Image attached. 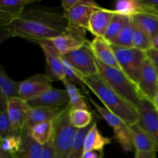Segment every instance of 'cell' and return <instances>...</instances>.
<instances>
[{"instance_id":"6da1fadb","label":"cell","mask_w":158,"mask_h":158,"mask_svg":"<svg viewBox=\"0 0 158 158\" xmlns=\"http://www.w3.org/2000/svg\"><path fill=\"white\" fill-rule=\"evenodd\" d=\"M68 26L64 14L53 9L35 7L24 11L4 29L6 37H19L39 44L66 32Z\"/></svg>"},{"instance_id":"7a4b0ae2","label":"cell","mask_w":158,"mask_h":158,"mask_svg":"<svg viewBox=\"0 0 158 158\" xmlns=\"http://www.w3.org/2000/svg\"><path fill=\"white\" fill-rule=\"evenodd\" d=\"M83 81L102 102L105 108L118 116L127 124L132 126L138 123L140 116L137 108L113 90L99 75L83 77Z\"/></svg>"},{"instance_id":"3957f363","label":"cell","mask_w":158,"mask_h":158,"mask_svg":"<svg viewBox=\"0 0 158 158\" xmlns=\"http://www.w3.org/2000/svg\"><path fill=\"white\" fill-rule=\"evenodd\" d=\"M98 75L113 90L137 109L142 96L137 85L120 69L106 66L97 60Z\"/></svg>"},{"instance_id":"277c9868","label":"cell","mask_w":158,"mask_h":158,"mask_svg":"<svg viewBox=\"0 0 158 158\" xmlns=\"http://www.w3.org/2000/svg\"><path fill=\"white\" fill-rule=\"evenodd\" d=\"M69 110V106L65 107L61 114L52 121L53 134L52 140L55 158H69L78 130L71 124Z\"/></svg>"},{"instance_id":"5b68a950","label":"cell","mask_w":158,"mask_h":158,"mask_svg":"<svg viewBox=\"0 0 158 158\" xmlns=\"http://www.w3.org/2000/svg\"><path fill=\"white\" fill-rule=\"evenodd\" d=\"M110 45L120 69L137 84L143 61L147 58L146 52L134 47L124 48Z\"/></svg>"},{"instance_id":"8992f818","label":"cell","mask_w":158,"mask_h":158,"mask_svg":"<svg viewBox=\"0 0 158 158\" xmlns=\"http://www.w3.org/2000/svg\"><path fill=\"white\" fill-rule=\"evenodd\" d=\"M88 99L89 102L94 105L102 118L109 124L110 127L113 128L114 138L121 147L122 150L125 152H129L132 151L134 148V143H133L132 133H131L129 125L127 124L118 116L115 115L112 112L108 110L106 108L96 103L90 97H88Z\"/></svg>"},{"instance_id":"52a82bcc","label":"cell","mask_w":158,"mask_h":158,"mask_svg":"<svg viewBox=\"0 0 158 158\" xmlns=\"http://www.w3.org/2000/svg\"><path fill=\"white\" fill-rule=\"evenodd\" d=\"M83 77L98 75L97 60L88 41L80 49L63 56Z\"/></svg>"},{"instance_id":"ba28073f","label":"cell","mask_w":158,"mask_h":158,"mask_svg":"<svg viewBox=\"0 0 158 158\" xmlns=\"http://www.w3.org/2000/svg\"><path fill=\"white\" fill-rule=\"evenodd\" d=\"M86 29L76 26H68L66 32L49 40L62 56L80 49L89 40L86 38Z\"/></svg>"},{"instance_id":"9c48e42d","label":"cell","mask_w":158,"mask_h":158,"mask_svg":"<svg viewBox=\"0 0 158 158\" xmlns=\"http://www.w3.org/2000/svg\"><path fill=\"white\" fill-rule=\"evenodd\" d=\"M140 120L138 123L149 134L157 145L158 152V111L152 102L148 99L140 100L137 106Z\"/></svg>"},{"instance_id":"30bf717a","label":"cell","mask_w":158,"mask_h":158,"mask_svg":"<svg viewBox=\"0 0 158 158\" xmlns=\"http://www.w3.org/2000/svg\"><path fill=\"white\" fill-rule=\"evenodd\" d=\"M137 85L142 97L154 103L158 89V73L148 57L143 61Z\"/></svg>"},{"instance_id":"8fae6325","label":"cell","mask_w":158,"mask_h":158,"mask_svg":"<svg viewBox=\"0 0 158 158\" xmlns=\"http://www.w3.org/2000/svg\"><path fill=\"white\" fill-rule=\"evenodd\" d=\"M52 80L46 74H35L21 82L19 97L26 102L31 101L52 89Z\"/></svg>"},{"instance_id":"7c38bea8","label":"cell","mask_w":158,"mask_h":158,"mask_svg":"<svg viewBox=\"0 0 158 158\" xmlns=\"http://www.w3.org/2000/svg\"><path fill=\"white\" fill-rule=\"evenodd\" d=\"M101 8L100 5L91 0H80V3L72 9L64 12V16L69 26L82 28L88 31L91 15L96 9Z\"/></svg>"},{"instance_id":"4fadbf2b","label":"cell","mask_w":158,"mask_h":158,"mask_svg":"<svg viewBox=\"0 0 158 158\" xmlns=\"http://www.w3.org/2000/svg\"><path fill=\"white\" fill-rule=\"evenodd\" d=\"M31 109L28 102L20 97L12 98L8 101L7 111L12 122L14 134L22 137L26 130V124Z\"/></svg>"},{"instance_id":"5bb4252c","label":"cell","mask_w":158,"mask_h":158,"mask_svg":"<svg viewBox=\"0 0 158 158\" xmlns=\"http://www.w3.org/2000/svg\"><path fill=\"white\" fill-rule=\"evenodd\" d=\"M46 57V75L52 81H63L65 77L63 69V56L49 41L39 43Z\"/></svg>"},{"instance_id":"9a60e30c","label":"cell","mask_w":158,"mask_h":158,"mask_svg":"<svg viewBox=\"0 0 158 158\" xmlns=\"http://www.w3.org/2000/svg\"><path fill=\"white\" fill-rule=\"evenodd\" d=\"M28 103L31 108H65L69 106V99L66 89L52 88Z\"/></svg>"},{"instance_id":"2e32d148","label":"cell","mask_w":158,"mask_h":158,"mask_svg":"<svg viewBox=\"0 0 158 158\" xmlns=\"http://www.w3.org/2000/svg\"><path fill=\"white\" fill-rule=\"evenodd\" d=\"M32 0H1L0 1V25L6 29L23 12L26 6L35 2Z\"/></svg>"},{"instance_id":"e0dca14e","label":"cell","mask_w":158,"mask_h":158,"mask_svg":"<svg viewBox=\"0 0 158 158\" xmlns=\"http://www.w3.org/2000/svg\"><path fill=\"white\" fill-rule=\"evenodd\" d=\"M21 82L12 80L4 68H0V112L7 110L8 101L19 97Z\"/></svg>"},{"instance_id":"ac0fdd59","label":"cell","mask_w":158,"mask_h":158,"mask_svg":"<svg viewBox=\"0 0 158 158\" xmlns=\"http://www.w3.org/2000/svg\"><path fill=\"white\" fill-rule=\"evenodd\" d=\"M90 46L97 60L106 66L120 69L110 43L103 37H95L90 42Z\"/></svg>"},{"instance_id":"d6986e66","label":"cell","mask_w":158,"mask_h":158,"mask_svg":"<svg viewBox=\"0 0 158 158\" xmlns=\"http://www.w3.org/2000/svg\"><path fill=\"white\" fill-rule=\"evenodd\" d=\"M114 13H115L114 10L105 9L103 7L96 9L91 15L88 31L95 35V37L104 38V35Z\"/></svg>"},{"instance_id":"ffe728a7","label":"cell","mask_w":158,"mask_h":158,"mask_svg":"<svg viewBox=\"0 0 158 158\" xmlns=\"http://www.w3.org/2000/svg\"><path fill=\"white\" fill-rule=\"evenodd\" d=\"M64 108H32L28 117L25 132L29 134L32 128L39 123L52 122L61 114Z\"/></svg>"},{"instance_id":"44dd1931","label":"cell","mask_w":158,"mask_h":158,"mask_svg":"<svg viewBox=\"0 0 158 158\" xmlns=\"http://www.w3.org/2000/svg\"><path fill=\"white\" fill-rule=\"evenodd\" d=\"M132 133L133 143L135 151L139 152H157V145L149 134L141 127L138 123L130 126Z\"/></svg>"},{"instance_id":"7402d4cb","label":"cell","mask_w":158,"mask_h":158,"mask_svg":"<svg viewBox=\"0 0 158 158\" xmlns=\"http://www.w3.org/2000/svg\"><path fill=\"white\" fill-rule=\"evenodd\" d=\"M110 143H111V139L103 136L97 127V123L94 122L85 137L84 152L100 151L102 153L105 146Z\"/></svg>"},{"instance_id":"603a6c76","label":"cell","mask_w":158,"mask_h":158,"mask_svg":"<svg viewBox=\"0 0 158 158\" xmlns=\"http://www.w3.org/2000/svg\"><path fill=\"white\" fill-rule=\"evenodd\" d=\"M43 146L37 143L28 133L22 135V147L18 158H42Z\"/></svg>"},{"instance_id":"cb8c5ba5","label":"cell","mask_w":158,"mask_h":158,"mask_svg":"<svg viewBox=\"0 0 158 158\" xmlns=\"http://www.w3.org/2000/svg\"><path fill=\"white\" fill-rule=\"evenodd\" d=\"M64 85L69 99V107L71 110L84 109L88 110V105L85 101V97L82 95L80 89L74 83L66 78L62 81Z\"/></svg>"},{"instance_id":"d4e9b609","label":"cell","mask_w":158,"mask_h":158,"mask_svg":"<svg viewBox=\"0 0 158 158\" xmlns=\"http://www.w3.org/2000/svg\"><path fill=\"white\" fill-rule=\"evenodd\" d=\"M132 18L152 38L158 32V12L140 13Z\"/></svg>"},{"instance_id":"484cf974","label":"cell","mask_w":158,"mask_h":158,"mask_svg":"<svg viewBox=\"0 0 158 158\" xmlns=\"http://www.w3.org/2000/svg\"><path fill=\"white\" fill-rule=\"evenodd\" d=\"M133 23H134L133 47L146 52L147 51L153 48L152 37L143 28L140 27L134 19H133Z\"/></svg>"},{"instance_id":"4316f807","label":"cell","mask_w":158,"mask_h":158,"mask_svg":"<svg viewBox=\"0 0 158 158\" xmlns=\"http://www.w3.org/2000/svg\"><path fill=\"white\" fill-rule=\"evenodd\" d=\"M29 134L42 146L46 144L52 139L53 134L52 122H46L35 125L32 128Z\"/></svg>"},{"instance_id":"83f0119b","label":"cell","mask_w":158,"mask_h":158,"mask_svg":"<svg viewBox=\"0 0 158 158\" xmlns=\"http://www.w3.org/2000/svg\"><path fill=\"white\" fill-rule=\"evenodd\" d=\"M69 120L73 126L77 129H83L94 122L93 114L89 110L76 109L69 110Z\"/></svg>"},{"instance_id":"f1b7e54d","label":"cell","mask_w":158,"mask_h":158,"mask_svg":"<svg viewBox=\"0 0 158 158\" xmlns=\"http://www.w3.org/2000/svg\"><path fill=\"white\" fill-rule=\"evenodd\" d=\"M133 40H134V23L131 17V21L117 34V36L114 37L109 43L120 47L131 48L133 47Z\"/></svg>"},{"instance_id":"f546056e","label":"cell","mask_w":158,"mask_h":158,"mask_svg":"<svg viewBox=\"0 0 158 158\" xmlns=\"http://www.w3.org/2000/svg\"><path fill=\"white\" fill-rule=\"evenodd\" d=\"M131 17L117 13L115 12L104 35L105 40L108 42L111 41L114 37L117 36V34L131 21Z\"/></svg>"},{"instance_id":"4dcf8cb0","label":"cell","mask_w":158,"mask_h":158,"mask_svg":"<svg viewBox=\"0 0 158 158\" xmlns=\"http://www.w3.org/2000/svg\"><path fill=\"white\" fill-rule=\"evenodd\" d=\"M94 122L95 121L93 122L89 126L77 130V134H76L75 139H74L73 143L72 148H71L69 158H81L83 157V154H84L85 137H86L88 131L90 130V128L94 125Z\"/></svg>"},{"instance_id":"1f68e13d","label":"cell","mask_w":158,"mask_h":158,"mask_svg":"<svg viewBox=\"0 0 158 158\" xmlns=\"http://www.w3.org/2000/svg\"><path fill=\"white\" fill-rule=\"evenodd\" d=\"M0 143H1V151H3L11 156L16 155L21 149L22 137L13 134V135L2 137L0 140Z\"/></svg>"},{"instance_id":"d6a6232c","label":"cell","mask_w":158,"mask_h":158,"mask_svg":"<svg viewBox=\"0 0 158 158\" xmlns=\"http://www.w3.org/2000/svg\"><path fill=\"white\" fill-rule=\"evenodd\" d=\"M63 69H64L65 77L67 80L72 82L75 85H78L81 88H83L86 91V85L84 82L83 81V77L82 74H80L77 69L73 67L72 64L65 58L63 56Z\"/></svg>"},{"instance_id":"836d02e7","label":"cell","mask_w":158,"mask_h":158,"mask_svg":"<svg viewBox=\"0 0 158 158\" xmlns=\"http://www.w3.org/2000/svg\"><path fill=\"white\" fill-rule=\"evenodd\" d=\"M13 134H15L7 110L1 111L0 112V138Z\"/></svg>"},{"instance_id":"e575fe53","label":"cell","mask_w":158,"mask_h":158,"mask_svg":"<svg viewBox=\"0 0 158 158\" xmlns=\"http://www.w3.org/2000/svg\"><path fill=\"white\" fill-rule=\"evenodd\" d=\"M147 57L152 62L154 68L158 73V49L155 48H152L150 50L146 52Z\"/></svg>"},{"instance_id":"d590c367","label":"cell","mask_w":158,"mask_h":158,"mask_svg":"<svg viewBox=\"0 0 158 158\" xmlns=\"http://www.w3.org/2000/svg\"><path fill=\"white\" fill-rule=\"evenodd\" d=\"M42 158H55L54 157V151L53 147H52V139L46 144L43 145Z\"/></svg>"},{"instance_id":"8d00e7d4","label":"cell","mask_w":158,"mask_h":158,"mask_svg":"<svg viewBox=\"0 0 158 158\" xmlns=\"http://www.w3.org/2000/svg\"><path fill=\"white\" fill-rule=\"evenodd\" d=\"M80 2V0H63L61 2V6L64 12H67L72 9L74 6L78 5Z\"/></svg>"},{"instance_id":"74e56055","label":"cell","mask_w":158,"mask_h":158,"mask_svg":"<svg viewBox=\"0 0 158 158\" xmlns=\"http://www.w3.org/2000/svg\"><path fill=\"white\" fill-rule=\"evenodd\" d=\"M156 151L152 152H139L135 151V158H156Z\"/></svg>"},{"instance_id":"f35d334b","label":"cell","mask_w":158,"mask_h":158,"mask_svg":"<svg viewBox=\"0 0 158 158\" xmlns=\"http://www.w3.org/2000/svg\"><path fill=\"white\" fill-rule=\"evenodd\" d=\"M83 158H100L98 154L95 151H87L84 152L83 154Z\"/></svg>"},{"instance_id":"ab89813d","label":"cell","mask_w":158,"mask_h":158,"mask_svg":"<svg viewBox=\"0 0 158 158\" xmlns=\"http://www.w3.org/2000/svg\"><path fill=\"white\" fill-rule=\"evenodd\" d=\"M143 2L145 4L158 9V0H143Z\"/></svg>"},{"instance_id":"60d3db41","label":"cell","mask_w":158,"mask_h":158,"mask_svg":"<svg viewBox=\"0 0 158 158\" xmlns=\"http://www.w3.org/2000/svg\"><path fill=\"white\" fill-rule=\"evenodd\" d=\"M153 48L158 49V32L152 38Z\"/></svg>"},{"instance_id":"b9f144b4","label":"cell","mask_w":158,"mask_h":158,"mask_svg":"<svg viewBox=\"0 0 158 158\" xmlns=\"http://www.w3.org/2000/svg\"><path fill=\"white\" fill-rule=\"evenodd\" d=\"M0 158H12V157L3 151H0Z\"/></svg>"},{"instance_id":"7bdbcfd3","label":"cell","mask_w":158,"mask_h":158,"mask_svg":"<svg viewBox=\"0 0 158 158\" xmlns=\"http://www.w3.org/2000/svg\"><path fill=\"white\" fill-rule=\"evenodd\" d=\"M154 103V106H155V107H156V109H157L158 111V89H157V94H156V96H155V98H154V103Z\"/></svg>"},{"instance_id":"ee69618b","label":"cell","mask_w":158,"mask_h":158,"mask_svg":"<svg viewBox=\"0 0 158 158\" xmlns=\"http://www.w3.org/2000/svg\"><path fill=\"white\" fill-rule=\"evenodd\" d=\"M10 156H11V155H10ZM11 157H12V158H18V156H17V154H16V155L11 156Z\"/></svg>"},{"instance_id":"f6af8a7d","label":"cell","mask_w":158,"mask_h":158,"mask_svg":"<svg viewBox=\"0 0 158 158\" xmlns=\"http://www.w3.org/2000/svg\"><path fill=\"white\" fill-rule=\"evenodd\" d=\"M81 158H83V157H81Z\"/></svg>"}]
</instances>
